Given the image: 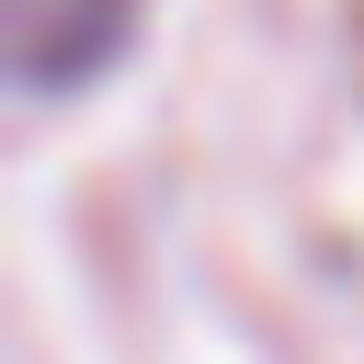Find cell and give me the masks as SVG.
<instances>
[{
  "label": "cell",
  "mask_w": 364,
  "mask_h": 364,
  "mask_svg": "<svg viewBox=\"0 0 364 364\" xmlns=\"http://www.w3.org/2000/svg\"><path fill=\"white\" fill-rule=\"evenodd\" d=\"M136 23V0H11V68L23 91H68L91 80V57H114Z\"/></svg>",
  "instance_id": "obj_1"
}]
</instances>
